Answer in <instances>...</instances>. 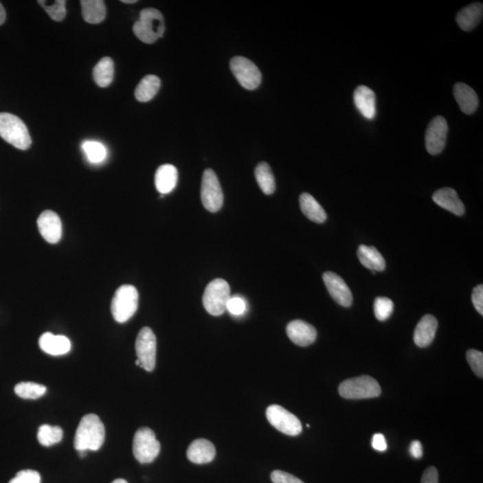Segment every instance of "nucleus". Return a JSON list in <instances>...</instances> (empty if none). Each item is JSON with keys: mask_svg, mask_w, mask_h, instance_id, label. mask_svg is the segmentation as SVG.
Wrapping results in <instances>:
<instances>
[{"mask_svg": "<svg viewBox=\"0 0 483 483\" xmlns=\"http://www.w3.org/2000/svg\"><path fill=\"white\" fill-rule=\"evenodd\" d=\"M139 294L137 289L131 284H124L115 293L111 303V313L115 321L120 323L128 322L138 309Z\"/></svg>", "mask_w": 483, "mask_h": 483, "instance_id": "nucleus-4", "label": "nucleus"}, {"mask_svg": "<svg viewBox=\"0 0 483 483\" xmlns=\"http://www.w3.org/2000/svg\"><path fill=\"white\" fill-rule=\"evenodd\" d=\"M123 3H126V4H135V3L137 2V0H122Z\"/></svg>", "mask_w": 483, "mask_h": 483, "instance_id": "nucleus-44", "label": "nucleus"}, {"mask_svg": "<svg viewBox=\"0 0 483 483\" xmlns=\"http://www.w3.org/2000/svg\"><path fill=\"white\" fill-rule=\"evenodd\" d=\"M38 231L49 244H57L62 237V223L57 213L45 210L37 221Z\"/></svg>", "mask_w": 483, "mask_h": 483, "instance_id": "nucleus-14", "label": "nucleus"}, {"mask_svg": "<svg viewBox=\"0 0 483 483\" xmlns=\"http://www.w3.org/2000/svg\"><path fill=\"white\" fill-rule=\"evenodd\" d=\"M432 199L441 208L449 210L453 214L462 216L464 213V205L459 199L454 189L442 188L434 192Z\"/></svg>", "mask_w": 483, "mask_h": 483, "instance_id": "nucleus-19", "label": "nucleus"}, {"mask_svg": "<svg viewBox=\"0 0 483 483\" xmlns=\"http://www.w3.org/2000/svg\"><path fill=\"white\" fill-rule=\"evenodd\" d=\"M112 483H128L126 481V480L124 479H117L115 480V481Z\"/></svg>", "mask_w": 483, "mask_h": 483, "instance_id": "nucleus-45", "label": "nucleus"}, {"mask_svg": "<svg viewBox=\"0 0 483 483\" xmlns=\"http://www.w3.org/2000/svg\"><path fill=\"white\" fill-rule=\"evenodd\" d=\"M82 14L85 22L97 25L104 21L106 17L105 2L102 0H82Z\"/></svg>", "mask_w": 483, "mask_h": 483, "instance_id": "nucleus-26", "label": "nucleus"}, {"mask_svg": "<svg viewBox=\"0 0 483 483\" xmlns=\"http://www.w3.org/2000/svg\"><path fill=\"white\" fill-rule=\"evenodd\" d=\"M467 358L468 363L473 372L480 378L483 377V354L478 350H471L467 352Z\"/></svg>", "mask_w": 483, "mask_h": 483, "instance_id": "nucleus-36", "label": "nucleus"}, {"mask_svg": "<svg viewBox=\"0 0 483 483\" xmlns=\"http://www.w3.org/2000/svg\"><path fill=\"white\" fill-rule=\"evenodd\" d=\"M201 198L204 208L210 212H217L222 208L224 194L217 175L210 168L204 170L201 181Z\"/></svg>", "mask_w": 483, "mask_h": 483, "instance_id": "nucleus-8", "label": "nucleus"}, {"mask_svg": "<svg viewBox=\"0 0 483 483\" xmlns=\"http://www.w3.org/2000/svg\"><path fill=\"white\" fill-rule=\"evenodd\" d=\"M38 345L41 350L52 355H66L71 349L70 340L67 337L56 336L49 332L40 337Z\"/></svg>", "mask_w": 483, "mask_h": 483, "instance_id": "nucleus-22", "label": "nucleus"}, {"mask_svg": "<svg viewBox=\"0 0 483 483\" xmlns=\"http://www.w3.org/2000/svg\"><path fill=\"white\" fill-rule=\"evenodd\" d=\"M227 311L233 316L244 315L247 311V301L242 296H230L227 304Z\"/></svg>", "mask_w": 483, "mask_h": 483, "instance_id": "nucleus-35", "label": "nucleus"}, {"mask_svg": "<svg viewBox=\"0 0 483 483\" xmlns=\"http://www.w3.org/2000/svg\"><path fill=\"white\" fill-rule=\"evenodd\" d=\"M287 333L290 340L299 346L312 345L317 337L315 328L301 319L290 322L287 327Z\"/></svg>", "mask_w": 483, "mask_h": 483, "instance_id": "nucleus-15", "label": "nucleus"}, {"mask_svg": "<svg viewBox=\"0 0 483 483\" xmlns=\"http://www.w3.org/2000/svg\"><path fill=\"white\" fill-rule=\"evenodd\" d=\"M299 201L302 212L310 221L319 224L326 221L327 213L313 195L304 192L301 194Z\"/></svg>", "mask_w": 483, "mask_h": 483, "instance_id": "nucleus-25", "label": "nucleus"}, {"mask_svg": "<svg viewBox=\"0 0 483 483\" xmlns=\"http://www.w3.org/2000/svg\"><path fill=\"white\" fill-rule=\"evenodd\" d=\"M161 85V79L158 76L153 75L145 76L135 89L136 100L140 102H150L158 93Z\"/></svg>", "mask_w": 483, "mask_h": 483, "instance_id": "nucleus-27", "label": "nucleus"}, {"mask_svg": "<svg viewBox=\"0 0 483 483\" xmlns=\"http://www.w3.org/2000/svg\"><path fill=\"white\" fill-rule=\"evenodd\" d=\"M472 301L477 312L483 315V286L479 284L473 289Z\"/></svg>", "mask_w": 483, "mask_h": 483, "instance_id": "nucleus-39", "label": "nucleus"}, {"mask_svg": "<svg viewBox=\"0 0 483 483\" xmlns=\"http://www.w3.org/2000/svg\"><path fill=\"white\" fill-rule=\"evenodd\" d=\"M256 179L260 188L267 195L273 194L276 190V182L273 173L268 163L260 162L256 168Z\"/></svg>", "mask_w": 483, "mask_h": 483, "instance_id": "nucleus-29", "label": "nucleus"}, {"mask_svg": "<svg viewBox=\"0 0 483 483\" xmlns=\"http://www.w3.org/2000/svg\"><path fill=\"white\" fill-rule=\"evenodd\" d=\"M161 452V443L152 429L140 428L133 437V453L141 464L152 463Z\"/></svg>", "mask_w": 483, "mask_h": 483, "instance_id": "nucleus-7", "label": "nucleus"}, {"mask_svg": "<svg viewBox=\"0 0 483 483\" xmlns=\"http://www.w3.org/2000/svg\"><path fill=\"white\" fill-rule=\"evenodd\" d=\"M8 483H41V475L36 471L23 470Z\"/></svg>", "mask_w": 483, "mask_h": 483, "instance_id": "nucleus-37", "label": "nucleus"}, {"mask_svg": "<svg viewBox=\"0 0 483 483\" xmlns=\"http://www.w3.org/2000/svg\"><path fill=\"white\" fill-rule=\"evenodd\" d=\"M114 78V62L106 57L100 59L93 69V79L98 86L108 87Z\"/></svg>", "mask_w": 483, "mask_h": 483, "instance_id": "nucleus-28", "label": "nucleus"}, {"mask_svg": "<svg viewBox=\"0 0 483 483\" xmlns=\"http://www.w3.org/2000/svg\"><path fill=\"white\" fill-rule=\"evenodd\" d=\"M230 69L240 85L247 90H256L262 82V73L250 59L233 58L230 61Z\"/></svg>", "mask_w": 483, "mask_h": 483, "instance_id": "nucleus-10", "label": "nucleus"}, {"mask_svg": "<svg viewBox=\"0 0 483 483\" xmlns=\"http://www.w3.org/2000/svg\"><path fill=\"white\" fill-rule=\"evenodd\" d=\"M135 350L140 367L147 372H153L156 366L157 339L149 327L142 328L139 332Z\"/></svg>", "mask_w": 483, "mask_h": 483, "instance_id": "nucleus-11", "label": "nucleus"}, {"mask_svg": "<svg viewBox=\"0 0 483 483\" xmlns=\"http://www.w3.org/2000/svg\"><path fill=\"white\" fill-rule=\"evenodd\" d=\"M372 446L373 449L379 452H383L385 450H387V444L384 435L381 434L373 435Z\"/></svg>", "mask_w": 483, "mask_h": 483, "instance_id": "nucleus-40", "label": "nucleus"}, {"mask_svg": "<svg viewBox=\"0 0 483 483\" xmlns=\"http://www.w3.org/2000/svg\"><path fill=\"white\" fill-rule=\"evenodd\" d=\"M105 440V427L100 417L94 414H86L77 427L74 446L82 456L91 450L97 451Z\"/></svg>", "mask_w": 483, "mask_h": 483, "instance_id": "nucleus-1", "label": "nucleus"}, {"mask_svg": "<svg viewBox=\"0 0 483 483\" xmlns=\"http://www.w3.org/2000/svg\"><path fill=\"white\" fill-rule=\"evenodd\" d=\"M394 310L393 302L387 297H377L374 302V313L379 321L384 322L389 319Z\"/></svg>", "mask_w": 483, "mask_h": 483, "instance_id": "nucleus-34", "label": "nucleus"}, {"mask_svg": "<svg viewBox=\"0 0 483 483\" xmlns=\"http://www.w3.org/2000/svg\"><path fill=\"white\" fill-rule=\"evenodd\" d=\"M63 431L60 427L49 425H41L38 431V440L44 447H50L60 442Z\"/></svg>", "mask_w": 483, "mask_h": 483, "instance_id": "nucleus-30", "label": "nucleus"}, {"mask_svg": "<svg viewBox=\"0 0 483 483\" xmlns=\"http://www.w3.org/2000/svg\"><path fill=\"white\" fill-rule=\"evenodd\" d=\"M38 3L46 10L47 14L52 17V19L56 21V22H61V21H63L65 17H66L67 2L65 1V0H57V1L53 2L41 0V1H38Z\"/></svg>", "mask_w": 483, "mask_h": 483, "instance_id": "nucleus-33", "label": "nucleus"}, {"mask_svg": "<svg viewBox=\"0 0 483 483\" xmlns=\"http://www.w3.org/2000/svg\"><path fill=\"white\" fill-rule=\"evenodd\" d=\"M266 416L274 428L289 436H297L303 431L300 420L280 405H269Z\"/></svg>", "mask_w": 483, "mask_h": 483, "instance_id": "nucleus-9", "label": "nucleus"}, {"mask_svg": "<svg viewBox=\"0 0 483 483\" xmlns=\"http://www.w3.org/2000/svg\"><path fill=\"white\" fill-rule=\"evenodd\" d=\"M5 17H7V14H5L4 8H3L1 3H0V25H2L3 23H5Z\"/></svg>", "mask_w": 483, "mask_h": 483, "instance_id": "nucleus-43", "label": "nucleus"}, {"mask_svg": "<svg viewBox=\"0 0 483 483\" xmlns=\"http://www.w3.org/2000/svg\"><path fill=\"white\" fill-rule=\"evenodd\" d=\"M447 132L449 126L443 117H434L429 122L425 133V144L427 152L431 155H437L444 150L446 146Z\"/></svg>", "mask_w": 483, "mask_h": 483, "instance_id": "nucleus-12", "label": "nucleus"}, {"mask_svg": "<svg viewBox=\"0 0 483 483\" xmlns=\"http://www.w3.org/2000/svg\"><path fill=\"white\" fill-rule=\"evenodd\" d=\"M82 150L91 163H100L104 161L106 157V150L102 144L99 142L86 141L82 144Z\"/></svg>", "mask_w": 483, "mask_h": 483, "instance_id": "nucleus-32", "label": "nucleus"}, {"mask_svg": "<svg viewBox=\"0 0 483 483\" xmlns=\"http://www.w3.org/2000/svg\"><path fill=\"white\" fill-rule=\"evenodd\" d=\"M438 321L434 316L427 314L418 323L414 330V343L419 348H427L431 345L436 336Z\"/></svg>", "mask_w": 483, "mask_h": 483, "instance_id": "nucleus-16", "label": "nucleus"}, {"mask_svg": "<svg viewBox=\"0 0 483 483\" xmlns=\"http://www.w3.org/2000/svg\"><path fill=\"white\" fill-rule=\"evenodd\" d=\"M230 287L222 278L212 280L206 287L203 294V306L210 315L221 316L227 311L230 298Z\"/></svg>", "mask_w": 483, "mask_h": 483, "instance_id": "nucleus-6", "label": "nucleus"}, {"mask_svg": "<svg viewBox=\"0 0 483 483\" xmlns=\"http://www.w3.org/2000/svg\"><path fill=\"white\" fill-rule=\"evenodd\" d=\"M339 392L346 399H366L378 398L381 389L375 379L363 375L343 381L339 385Z\"/></svg>", "mask_w": 483, "mask_h": 483, "instance_id": "nucleus-5", "label": "nucleus"}, {"mask_svg": "<svg viewBox=\"0 0 483 483\" xmlns=\"http://www.w3.org/2000/svg\"><path fill=\"white\" fill-rule=\"evenodd\" d=\"M357 256L361 265L370 269L374 274L377 271H383L386 268V262L383 256L375 247L360 245L358 248Z\"/></svg>", "mask_w": 483, "mask_h": 483, "instance_id": "nucleus-24", "label": "nucleus"}, {"mask_svg": "<svg viewBox=\"0 0 483 483\" xmlns=\"http://www.w3.org/2000/svg\"><path fill=\"white\" fill-rule=\"evenodd\" d=\"M483 14V5L481 3H473L458 12L456 23L464 32H469L481 23Z\"/></svg>", "mask_w": 483, "mask_h": 483, "instance_id": "nucleus-23", "label": "nucleus"}, {"mask_svg": "<svg viewBox=\"0 0 483 483\" xmlns=\"http://www.w3.org/2000/svg\"><path fill=\"white\" fill-rule=\"evenodd\" d=\"M0 137L17 149L25 150L32 145L27 126L21 118L10 113H0Z\"/></svg>", "mask_w": 483, "mask_h": 483, "instance_id": "nucleus-3", "label": "nucleus"}, {"mask_svg": "<svg viewBox=\"0 0 483 483\" xmlns=\"http://www.w3.org/2000/svg\"><path fill=\"white\" fill-rule=\"evenodd\" d=\"M454 96L459 108L464 114H473L478 108L479 100L475 91L463 82H458L454 86Z\"/></svg>", "mask_w": 483, "mask_h": 483, "instance_id": "nucleus-20", "label": "nucleus"}, {"mask_svg": "<svg viewBox=\"0 0 483 483\" xmlns=\"http://www.w3.org/2000/svg\"><path fill=\"white\" fill-rule=\"evenodd\" d=\"M133 31L142 43H156L164 34V17L161 12L155 8H145L141 11L140 19L135 22Z\"/></svg>", "mask_w": 483, "mask_h": 483, "instance_id": "nucleus-2", "label": "nucleus"}, {"mask_svg": "<svg viewBox=\"0 0 483 483\" xmlns=\"http://www.w3.org/2000/svg\"><path fill=\"white\" fill-rule=\"evenodd\" d=\"M271 477L273 483H304L300 479H298L297 477L280 470H276L272 472Z\"/></svg>", "mask_w": 483, "mask_h": 483, "instance_id": "nucleus-38", "label": "nucleus"}, {"mask_svg": "<svg viewBox=\"0 0 483 483\" xmlns=\"http://www.w3.org/2000/svg\"><path fill=\"white\" fill-rule=\"evenodd\" d=\"M47 387L35 382H21L14 387V392L21 398L37 399L45 395Z\"/></svg>", "mask_w": 483, "mask_h": 483, "instance_id": "nucleus-31", "label": "nucleus"}, {"mask_svg": "<svg viewBox=\"0 0 483 483\" xmlns=\"http://www.w3.org/2000/svg\"><path fill=\"white\" fill-rule=\"evenodd\" d=\"M420 483H438V473L436 468L434 467L427 468L423 473Z\"/></svg>", "mask_w": 483, "mask_h": 483, "instance_id": "nucleus-41", "label": "nucleus"}, {"mask_svg": "<svg viewBox=\"0 0 483 483\" xmlns=\"http://www.w3.org/2000/svg\"><path fill=\"white\" fill-rule=\"evenodd\" d=\"M323 280L331 297L344 307H350L352 304V295L350 289L341 277L334 272H325Z\"/></svg>", "mask_w": 483, "mask_h": 483, "instance_id": "nucleus-13", "label": "nucleus"}, {"mask_svg": "<svg viewBox=\"0 0 483 483\" xmlns=\"http://www.w3.org/2000/svg\"><path fill=\"white\" fill-rule=\"evenodd\" d=\"M409 452L413 458H420L423 455V450L422 444L420 441L414 440L411 443L410 449H409Z\"/></svg>", "mask_w": 483, "mask_h": 483, "instance_id": "nucleus-42", "label": "nucleus"}, {"mask_svg": "<svg viewBox=\"0 0 483 483\" xmlns=\"http://www.w3.org/2000/svg\"><path fill=\"white\" fill-rule=\"evenodd\" d=\"M179 180V172L173 165L165 164L157 170L155 186L162 195L170 194L176 188Z\"/></svg>", "mask_w": 483, "mask_h": 483, "instance_id": "nucleus-21", "label": "nucleus"}, {"mask_svg": "<svg viewBox=\"0 0 483 483\" xmlns=\"http://www.w3.org/2000/svg\"><path fill=\"white\" fill-rule=\"evenodd\" d=\"M354 102L360 113L367 120H373L376 115V95L374 91L361 85L355 89Z\"/></svg>", "mask_w": 483, "mask_h": 483, "instance_id": "nucleus-17", "label": "nucleus"}, {"mask_svg": "<svg viewBox=\"0 0 483 483\" xmlns=\"http://www.w3.org/2000/svg\"><path fill=\"white\" fill-rule=\"evenodd\" d=\"M215 456V446L204 438L192 441L188 449V458L194 464H209L213 461Z\"/></svg>", "mask_w": 483, "mask_h": 483, "instance_id": "nucleus-18", "label": "nucleus"}]
</instances>
